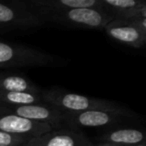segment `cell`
<instances>
[{
  "label": "cell",
  "mask_w": 146,
  "mask_h": 146,
  "mask_svg": "<svg viewBox=\"0 0 146 146\" xmlns=\"http://www.w3.org/2000/svg\"><path fill=\"white\" fill-rule=\"evenodd\" d=\"M100 146H116V145H113V144H104V145H100Z\"/></svg>",
  "instance_id": "cell-17"
},
{
  "label": "cell",
  "mask_w": 146,
  "mask_h": 146,
  "mask_svg": "<svg viewBox=\"0 0 146 146\" xmlns=\"http://www.w3.org/2000/svg\"><path fill=\"white\" fill-rule=\"evenodd\" d=\"M53 57L44 52L22 45L0 41V68L13 66L52 65Z\"/></svg>",
  "instance_id": "cell-2"
},
{
  "label": "cell",
  "mask_w": 146,
  "mask_h": 146,
  "mask_svg": "<svg viewBox=\"0 0 146 146\" xmlns=\"http://www.w3.org/2000/svg\"><path fill=\"white\" fill-rule=\"evenodd\" d=\"M26 146H92V144L83 134L52 130L38 137L30 138Z\"/></svg>",
  "instance_id": "cell-6"
},
{
  "label": "cell",
  "mask_w": 146,
  "mask_h": 146,
  "mask_svg": "<svg viewBox=\"0 0 146 146\" xmlns=\"http://www.w3.org/2000/svg\"><path fill=\"white\" fill-rule=\"evenodd\" d=\"M16 115L32 121L48 123L53 128L63 120V112L53 107L31 104V105L16 106L14 109Z\"/></svg>",
  "instance_id": "cell-9"
},
{
  "label": "cell",
  "mask_w": 146,
  "mask_h": 146,
  "mask_svg": "<svg viewBox=\"0 0 146 146\" xmlns=\"http://www.w3.org/2000/svg\"><path fill=\"white\" fill-rule=\"evenodd\" d=\"M52 130L53 127L48 123L32 121L16 114H0V132L30 139L48 133Z\"/></svg>",
  "instance_id": "cell-5"
},
{
  "label": "cell",
  "mask_w": 146,
  "mask_h": 146,
  "mask_svg": "<svg viewBox=\"0 0 146 146\" xmlns=\"http://www.w3.org/2000/svg\"><path fill=\"white\" fill-rule=\"evenodd\" d=\"M6 108L4 107V106L2 105V103H0V114H2L3 111H6Z\"/></svg>",
  "instance_id": "cell-16"
},
{
  "label": "cell",
  "mask_w": 146,
  "mask_h": 146,
  "mask_svg": "<svg viewBox=\"0 0 146 146\" xmlns=\"http://www.w3.org/2000/svg\"><path fill=\"white\" fill-rule=\"evenodd\" d=\"M104 6H108L123 20L140 21L145 19V4L136 0H101Z\"/></svg>",
  "instance_id": "cell-10"
},
{
  "label": "cell",
  "mask_w": 146,
  "mask_h": 146,
  "mask_svg": "<svg viewBox=\"0 0 146 146\" xmlns=\"http://www.w3.org/2000/svg\"><path fill=\"white\" fill-rule=\"evenodd\" d=\"M104 28L112 38L135 48L141 47L146 41L145 19L140 21L113 19Z\"/></svg>",
  "instance_id": "cell-4"
},
{
  "label": "cell",
  "mask_w": 146,
  "mask_h": 146,
  "mask_svg": "<svg viewBox=\"0 0 146 146\" xmlns=\"http://www.w3.org/2000/svg\"><path fill=\"white\" fill-rule=\"evenodd\" d=\"M43 12L50 11H62L69 9H83V8H95L98 6L103 8L104 5L101 1L97 0H58V1H46V2H37Z\"/></svg>",
  "instance_id": "cell-11"
},
{
  "label": "cell",
  "mask_w": 146,
  "mask_h": 146,
  "mask_svg": "<svg viewBox=\"0 0 146 146\" xmlns=\"http://www.w3.org/2000/svg\"><path fill=\"white\" fill-rule=\"evenodd\" d=\"M104 139L107 140L113 145H132V144H138L143 141L144 135L141 131L137 129H119L112 131L108 135L104 137Z\"/></svg>",
  "instance_id": "cell-13"
},
{
  "label": "cell",
  "mask_w": 146,
  "mask_h": 146,
  "mask_svg": "<svg viewBox=\"0 0 146 146\" xmlns=\"http://www.w3.org/2000/svg\"><path fill=\"white\" fill-rule=\"evenodd\" d=\"M44 14L55 21L71 23L73 25H79L90 28H104L108 23L113 20V16L107 14L105 8L69 9V10L44 12Z\"/></svg>",
  "instance_id": "cell-3"
},
{
  "label": "cell",
  "mask_w": 146,
  "mask_h": 146,
  "mask_svg": "<svg viewBox=\"0 0 146 146\" xmlns=\"http://www.w3.org/2000/svg\"><path fill=\"white\" fill-rule=\"evenodd\" d=\"M45 99L56 109L67 113H79L89 110H104L111 112H123L121 107L109 101L90 98L87 96L68 92L50 91L44 96Z\"/></svg>",
  "instance_id": "cell-1"
},
{
  "label": "cell",
  "mask_w": 146,
  "mask_h": 146,
  "mask_svg": "<svg viewBox=\"0 0 146 146\" xmlns=\"http://www.w3.org/2000/svg\"><path fill=\"white\" fill-rule=\"evenodd\" d=\"M0 90L7 92H30L34 93L36 88L29 80L17 75L0 74Z\"/></svg>",
  "instance_id": "cell-12"
},
{
  "label": "cell",
  "mask_w": 146,
  "mask_h": 146,
  "mask_svg": "<svg viewBox=\"0 0 146 146\" xmlns=\"http://www.w3.org/2000/svg\"><path fill=\"white\" fill-rule=\"evenodd\" d=\"M42 23L41 17L26 10V8H18L0 3V26L21 28L42 25Z\"/></svg>",
  "instance_id": "cell-8"
},
{
  "label": "cell",
  "mask_w": 146,
  "mask_h": 146,
  "mask_svg": "<svg viewBox=\"0 0 146 146\" xmlns=\"http://www.w3.org/2000/svg\"><path fill=\"white\" fill-rule=\"evenodd\" d=\"M136 146H144V145H136Z\"/></svg>",
  "instance_id": "cell-18"
},
{
  "label": "cell",
  "mask_w": 146,
  "mask_h": 146,
  "mask_svg": "<svg viewBox=\"0 0 146 146\" xmlns=\"http://www.w3.org/2000/svg\"><path fill=\"white\" fill-rule=\"evenodd\" d=\"M40 100L37 94L30 92H7L0 90V103L23 106L36 104Z\"/></svg>",
  "instance_id": "cell-14"
},
{
  "label": "cell",
  "mask_w": 146,
  "mask_h": 146,
  "mask_svg": "<svg viewBox=\"0 0 146 146\" xmlns=\"http://www.w3.org/2000/svg\"><path fill=\"white\" fill-rule=\"evenodd\" d=\"M28 140V138L22 136L0 132V146H18L20 144H26Z\"/></svg>",
  "instance_id": "cell-15"
},
{
  "label": "cell",
  "mask_w": 146,
  "mask_h": 146,
  "mask_svg": "<svg viewBox=\"0 0 146 146\" xmlns=\"http://www.w3.org/2000/svg\"><path fill=\"white\" fill-rule=\"evenodd\" d=\"M124 112H111L104 110H89L79 113L63 112V119L71 124L82 127H101L117 121Z\"/></svg>",
  "instance_id": "cell-7"
}]
</instances>
